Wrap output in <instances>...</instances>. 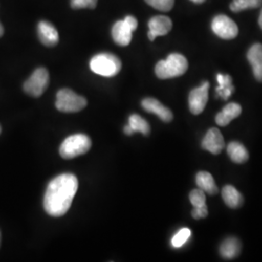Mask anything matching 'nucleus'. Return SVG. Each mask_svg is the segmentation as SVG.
Here are the masks:
<instances>
[{
	"instance_id": "obj_6",
	"label": "nucleus",
	"mask_w": 262,
	"mask_h": 262,
	"mask_svg": "<svg viewBox=\"0 0 262 262\" xmlns=\"http://www.w3.org/2000/svg\"><path fill=\"white\" fill-rule=\"evenodd\" d=\"M137 26L138 21L133 16H127L122 20H118L112 28V37L115 43L122 47L129 45L132 33Z\"/></svg>"
},
{
	"instance_id": "obj_31",
	"label": "nucleus",
	"mask_w": 262,
	"mask_h": 262,
	"mask_svg": "<svg viewBox=\"0 0 262 262\" xmlns=\"http://www.w3.org/2000/svg\"><path fill=\"white\" fill-rule=\"evenodd\" d=\"M190 1H192V2H194V3H197V4H200V3H203L205 0H190Z\"/></svg>"
},
{
	"instance_id": "obj_12",
	"label": "nucleus",
	"mask_w": 262,
	"mask_h": 262,
	"mask_svg": "<svg viewBox=\"0 0 262 262\" xmlns=\"http://www.w3.org/2000/svg\"><path fill=\"white\" fill-rule=\"evenodd\" d=\"M38 36L41 43L47 47H54L58 43L59 36L56 28L47 20H41L38 24Z\"/></svg>"
},
{
	"instance_id": "obj_20",
	"label": "nucleus",
	"mask_w": 262,
	"mask_h": 262,
	"mask_svg": "<svg viewBox=\"0 0 262 262\" xmlns=\"http://www.w3.org/2000/svg\"><path fill=\"white\" fill-rule=\"evenodd\" d=\"M227 154L235 163H244L249 159V152L239 142H230L227 146Z\"/></svg>"
},
{
	"instance_id": "obj_29",
	"label": "nucleus",
	"mask_w": 262,
	"mask_h": 262,
	"mask_svg": "<svg viewBox=\"0 0 262 262\" xmlns=\"http://www.w3.org/2000/svg\"><path fill=\"white\" fill-rule=\"evenodd\" d=\"M258 24H259V27L262 29V9L260 11V16H259V19H258Z\"/></svg>"
},
{
	"instance_id": "obj_9",
	"label": "nucleus",
	"mask_w": 262,
	"mask_h": 262,
	"mask_svg": "<svg viewBox=\"0 0 262 262\" xmlns=\"http://www.w3.org/2000/svg\"><path fill=\"white\" fill-rule=\"evenodd\" d=\"M210 84L204 82L200 86L192 90L188 96L189 110L193 115H199L204 111L208 102V91Z\"/></svg>"
},
{
	"instance_id": "obj_16",
	"label": "nucleus",
	"mask_w": 262,
	"mask_h": 262,
	"mask_svg": "<svg viewBox=\"0 0 262 262\" xmlns=\"http://www.w3.org/2000/svg\"><path fill=\"white\" fill-rule=\"evenodd\" d=\"M216 81L219 83L215 89L216 97H221L224 100H227L229 96L234 93V86L232 85V78L229 75L217 74Z\"/></svg>"
},
{
	"instance_id": "obj_15",
	"label": "nucleus",
	"mask_w": 262,
	"mask_h": 262,
	"mask_svg": "<svg viewBox=\"0 0 262 262\" xmlns=\"http://www.w3.org/2000/svg\"><path fill=\"white\" fill-rule=\"evenodd\" d=\"M242 113V108L239 104L231 102L228 103L222 112L215 116V122L220 126H226L229 122L233 121L237 117H239Z\"/></svg>"
},
{
	"instance_id": "obj_11",
	"label": "nucleus",
	"mask_w": 262,
	"mask_h": 262,
	"mask_svg": "<svg viewBox=\"0 0 262 262\" xmlns=\"http://www.w3.org/2000/svg\"><path fill=\"white\" fill-rule=\"evenodd\" d=\"M201 146L204 150L212 152L213 155H219L225 147V140L221 131L215 127L209 129L202 140Z\"/></svg>"
},
{
	"instance_id": "obj_24",
	"label": "nucleus",
	"mask_w": 262,
	"mask_h": 262,
	"mask_svg": "<svg viewBox=\"0 0 262 262\" xmlns=\"http://www.w3.org/2000/svg\"><path fill=\"white\" fill-rule=\"evenodd\" d=\"M189 200H190V203L193 205V207H202L206 205L205 192L200 188L193 189L190 192Z\"/></svg>"
},
{
	"instance_id": "obj_25",
	"label": "nucleus",
	"mask_w": 262,
	"mask_h": 262,
	"mask_svg": "<svg viewBox=\"0 0 262 262\" xmlns=\"http://www.w3.org/2000/svg\"><path fill=\"white\" fill-rule=\"evenodd\" d=\"M150 6L156 9L168 12L174 6V0H145Z\"/></svg>"
},
{
	"instance_id": "obj_7",
	"label": "nucleus",
	"mask_w": 262,
	"mask_h": 262,
	"mask_svg": "<svg viewBox=\"0 0 262 262\" xmlns=\"http://www.w3.org/2000/svg\"><path fill=\"white\" fill-rule=\"evenodd\" d=\"M49 81L50 77L47 69L40 67L25 82L24 91L33 97H39L47 90Z\"/></svg>"
},
{
	"instance_id": "obj_33",
	"label": "nucleus",
	"mask_w": 262,
	"mask_h": 262,
	"mask_svg": "<svg viewBox=\"0 0 262 262\" xmlns=\"http://www.w3.org/2000/svg\"><path fill=\"white\" fill-rule=\"evenodd\" d=\"M0 133H1V126H0Z\"/></svg>"
},
{
	"instance_id": "obj_21",
	"label": "nucleus",
	"mask_w": 262,
	"mask_h": 262,
	"mask_svg": "<svg viewBox=\"0 0 262 262\" xmlns=\"http://www.w3.org/2000/svg\"><path fill=\"white\" fill-rule=\"evenodd\" d=\"M129 126L134 132H141L144 135L150 133V125L147 121H145L139 115H131L129 117Z\"/></svg>"
},
{
	"instance_id": "obj_22",
	"label": "nucleus",
	"mask_w": 262,
	"mask_h": 262,
	"mask_svg": "<svg viewBox=\"0 0 262 262\" xmlns=\"http://www.w3.org/2000/svg\"><path fill=\"white\" fill-rule=\"evenodd\" d=\"M262 5V0H233L230 4V9L235 13L243 10L254 9Z\"/></svg>"
},
{
	"instance_id": "obj_1",
	"label": "nucleus",
	"mask_w": 262,
	"mask_h": 262,
	"mask_svg": "<svg viewBox=\"0 0 262 262\" xmlns=\"http://www.w3.org/2000/svg\"><path fill=\"white\" fill-rule=\"evenodd\" d=\"M78 186V179L70 173L53 179L48 185L44 197V208L48 215L55 217L66 215L71 207Z\"/></svg>"
},
{
	"instance_id": "obj_5",
	"label": "nucleus",
	"mask_w": 262,
	"mask_h": 262,
	"mask_svg": "<svg viewBox=\"0 0 262 262\" xmlns=\"http://www.w3.org/2000/svg\"><path fill=\"white\" fill-rule=\"evenodd\" d=\"M86 99L69 89H62L56 94V107L60 112L77 113L86 106Z\"/></svg>"
},
{
	"instance_id": "obj_30",
	"label": "nucleus",
	"mask_w": 262,
	"mask_h": 262,
	"mask_svg": "<svg viewBox=\"0 0 262 262\" xmlns=\"http://www.w3.org/2000/svg\"><path fill=\"white\" fill-rule=\"evenodd\" d=\"M3 33H4V28L2 27V25L0 24V37L3 35Z\"/></svg>"
},
{
	"instance_id": "obj_2",
	"label": "nucleus",
	"mask_w": 262,
	"mask_h": 262,
	"mask_svg": "<svg viewBox=\"0 0 262 262\" xmlns=\"http://www.w3.org/2000/svg\"><path fill=\"white\" fill-rule=\"evenodd\" d=\"M188 68L187 58L180 54H171L166 59L160 60L156 66V74L165 80L184 75Z\"/></svg>"
},
{
	"instance_id": "obj_26",
	"label": "nucleus",
	"mask_w": 262,
	"mask_h": 262,
	"mask_svg": "<svg viewBox=\"0 0 262 262\" xmlns=\"http://www.w3.org/2000/svg\"><path fill=\"white\" fill-rule=\"evenodd\" d=\"M97 5V0H71V7L73 9L91 8L94 9Z\"/></svg>"
},
{
	"instance_id": "obj_3",
	"label": "nucleus",
	"mask_w": 262,
	"mask_h": 262,
	"mask_svg": "<svg viewBox=\"0 0 262 262\" xmlns=\"http://www.w3.org/2000/svg\"><path fill=\"white\" fill-rule=\"evenodd\" d=\"M90 67L95 74L104 77L116 76L122 69V61L118 56L102 53L94 56L90 62Z\"/></svg>"
},
{
	"instance_id": "obj_19",
	"label": "nucleus",
	"mask_w": 262,
	"mask_h": 262,
	"mask_svg": "<svg viewBox=\"0 0 262 262\" xmlns=\"http://www.w3.org/2000/svg\"><path fill=\"white\" fill-rule=\"evenodd\" d=\"M223 199L225 204L232 209H236L243 205L242 194L232 186H225L222 191Z\"/></svg>"
},
{
	"instance_id": "obj_13",
	"label": "nucleus",
	"mask_w": 262,
	"mask_h": 262,
	"mask_svg": "<svg viewBox=\"0 0 262 262\" xmlns=\"http://www.w3.org/2000/svg\"><path fill=\"white\" fill-rule=\"evenodd\" d=\"M142 107L147 112L156 114L163 122H171L173 119V114L169 110L168 108L163 106L159 102V100H157L155 98H145L142 101Z\"/></svg>"
},
{
	"instance_id": "obj_17",
	"label": "nucleus",
	"mask_w": 262,
	"mask_h": 262,
	"mask_svg": "<svg viewBox=\"0 0 262 262\" xmlns=\"http://www.w3.org/2000/svg\"><path fill=\"white\" fill-rule=\"evenodd\" d=\"M197 187L202 189L205 193L214 195L219 192V188L215 185V180L209 172H198L196 175Z\"/></svg>"
},
{
	"instance_id": "obj_23",
	"label": "nucleus",
	"mask_w": 262,
	"mask_h": 262,
	"mask_svg": "<svg viewBox=\"0 0 262 262\" xmlns=\"http://www.w3.org/2000/svg\"><path fill=\"white\" fill-rule=\"evenodd\" d=\"M190 235H191L190 229H188L187 227L182 228L172 238V246L174 248H181L182 246H184L185 244L187 243V241L189 239Z\"/></svg>"
},
{
	"instance_id": "obj_10",
	"label": "nucleus",
	"mask_w": 262,
	"mask_h": 262,
	"mask_svg": "<svg viewBox=\"0 0 262 262\" xmlns=\"http://www.w3.org/2000/svg\"><path fill=\"white\" fill-rule=\"evenodd\" d=\"M172 28V20L166 16H156L149 20L148 36L154 41L158 36H163L169 33Z\"/></svg>"
},
{
	"instance_id": "obj_4",
	"label": "nucleus",
	"mask_w": 262,
	"mask_h": 262,
	"mask_svg": "<svg viewBox=\"0 0 262 262\" xmlns=\"http://www.w3.org/2000/svg\"><path fill=\"white\" fill-rule=\"evenodd\" d=\"M92 147V141L85 134H74L62 142L59 154L66 159H71L88 152Z\"/></svg>"
},
{
	"instance_id": "obj_18",
	"label": "nucleus",
	"mask_w": 262,
	"mask_h": 262,
	"mask_svg": "<svg viewBox=\"0 0 262 262\" xmlns=\"http://www.w3.org/2000/svg\"><path fill=\"white\" fill-rule=\"evenodd\" d=\"M241 252V243L237 238H227L220 248L221 255L226 259L235 258Z\"/></svg>"
},
{
	"instance_id": "obj_14",
	"label": "nucleus",
	"mask_w": 262,
	"mask_h": 262,
	"mask_svg": "<svg viewBox=\"0 0 262 262\" xmlns=\"http://www.w3.org/2000/svg\"><path fill=\"white\" fill-rule=\"evenodd\" d=\"M247 57L253 67V75L255 79L262 82V45L256 43L250 48Z\"/></svg>"
},
{
	"instance_id": "obj_8",
	"label": "nucleus",
	"mask_w": 262,
	"mask_h": 262,
	"mask_svg": "<svg viewBox=\"0 0 262 262\" xmlns=\"http://www.w3.org/2000/svg\"><path fill=\"white\" fill-rule=\"evenodd\" d=\"M212 30L220 38L233 39L238 35V27L234 21L225 15L215 16L212 21Z\"/></svg>"
},
{
	"instance_id": "obj_32",
	"label": "nucleus",
	"mask_w": 262,
	"mask_h": 262,
	"mask_svg": "<svg viewBox=\"0 0 262 262\" xmlns=\"http://www.w3.org/2000/svg\"><path fill=\"white\" fill-rule=\"evenodd\" d=\"M0 245H1V232H0Z\"/></svg>"
},
{
	"instance_id": "obj_27",
	"label": "nucleus",
	"mask_w": 262,
	"mask_h": 262,
	"mask_svg": "<svg viewBox=\"0 0 262 262\" xmlns=\"http://www.w3.org/2000/svg\"><path fill=\"white\" fill-rule=\"evenodd\" d=\"M191 215L195 220L204 219L208 215V208H207L206 205L202 207H194L192 212H191Z\"/></svg>"
},
{
	"instance_id": "obj_28",
	"label": "nucleus",
	"mask_w": 262,
	"mask_h": 262,
	"mask_svg": "<svg viewBox=\"0 0 262 262\" xmlns=\"http://www.w3.org/2000/svg\"><path fill=\"white\" fill-rule=\"evenodd\" d=\"M123 131H124V133H125L126 135H132V134L134 133V131L132 130V128L129 126V124L126 125V126H124Z\"/></svg>"
}]
</instances>
